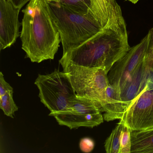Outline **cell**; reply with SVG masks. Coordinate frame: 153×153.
<instances>
[{"label":"cell","instance_id":"6da1fadb","mask_svg":"<svg viewBox=\"0 0 153 153\" xmlns=\"http://www.w3.org/2000/svg\"><path fill=\"white\" fill-rule=\"evenodd\" d=\"M22 49L33 62L54 59L61 42L46 0H30L22 10Z\"/></svg>","mask_w":153,"mask_h":153},{"label":"cell","instance_id":"4fadbf2b","mask_svg":"<svg viewBox=\"0 0 153 153\" xmlns=\"http://www.w3.org/2000/svg\"><path fill=\"white\" fill-rule=\"evenodd\" d=\"M131 153H153V129L131 131Z\"/></svg>","mask_w":153,"mask_h":153},{"label":"cell","instance_id":"5bb4252c","mask_svg":"<svg viewBox=\"0 0 153 153\" xmlns=\"http://www.w3.org/2000/svg\"><path fill=\"white\" fill-rule=\"evenodd\" d=\"M124 126L123 121L120 120V122L105 140V149L106 153H120L121 140Z\"/></svg>","mask_w":153,"mask_h":153},{"label":"cell","instance_id":"277c9868","mask_svg":"<svg viewBox=\"0 0 153 153\" xmlns=\"http://www.w3.org/2000/svg\"><path fill=\"white\" fill-rule=\"evenodd\" d=\"M60 64L69 77L77 95L92 99L100 109L106 88L110 85L108 72L102 68L84 67L69 62Z\"/></svg>","mask_w":153,"mask_h":153},{"label":"cell","instance_id":"30bf717a","mask_svg":"<svg viewBox=\"0 0 153 153\" xmlns=\"http://www.w3.org/2000/svg\"><path fill=\"white\" fill-rule=\"evenodd\" d=\"M20 10L8 0H0V49L12 46L20 36Z\"/></svg>","mask_w":153,"mask_h":153},{"label":"cell","instance_id":"44dd1931","mask_svg":"<svg viewBox=\"0 0 153 153\" xmlns=\"http://www.w3.org/2000/svg\"><path fill=\"white\" fill-rule=\"evenodd\" d=\"M125 1H130L133 4H136L139 0H125Z\"/></svg>","mask_w":153,"mask_h":153},{"label":"cell","instance_id":"ffe728a7","mask_svg":"<svg viewBox=\"0 0 153 153\" xmlns=\"http://www.w3.org/2000/svg\"><path fill=\"white\" fill-rule=\"evenodd\" d=\"M16 7L21 10L27 3H28L30 0H8Z\"/></svg>","mask_w":153,"mask_h":153},{"label":"cell","instance_id":"ba28073f","mask_svg":"<svg viewBox=\"0 0 153 153\" xmlns=\"http://www.w3.org/2000/svg\"><path fill=\"white\" fill-rule=\"evenodd\" d=\"M149 35L130 48L128 51L112 67L108 73L109 83L120 94L138 66L144 59L148 47Z\"/></svg>","mask_w":153,"mask_h":153},{"label":"cell","instance_id":"52a82bcc","mask_svg":"<svg viewBox=\"0 0 153 153\" xmlns=\"http://www.w3.org/2000/svg\"><path fill=\"white\" fill-rule=\"evenodd\" d=\"M131 131L153 129V78L131 101L121 119Z\"/></svg>","mask_w":153,"mask_h":153},{"label":"cell","instance_id":"d6986e66","mask_svg":"<svg viewBox=\"0 0 153 153\" xmlns=\"http://www.w3.org/2000/svg\"><path fill=\"white\" fill-rule=\"evenodd\" d=\"M10 91H13V88L5 80L4 75L1 72L0 73V96Z\"/></svg>","mask_w":153,"mask_h":153},{"label":"cell","instance_id":"9c48e42d","mask_svg":"<svg viewBox=\"0 0 153 153\" xmlns=\"http://www.w3.org/2000/svg\"><path fill=\"white\" fill-rule=\"evenodd\" d=\"M149 42L146 55L120 93L121 98L128 107L131 101L153 78V27L149 30Z\"/></svg>","mask_w":153,"mask_h":153},{"label":"cell","instance_id":"2e32d148","mask_svg":"<svg viewBox=\"0 0 153 153\" xmlns=\"http://www.w3.org/2000/svg\"><path fill=\"white\" fill-rule=\"evenodd\" d=\"M13 91H10L0 96V108L7 116L12 118L19 109L13 100Z\"/></svg>","mask_w":153,"mask_h":153},{"label":"cell","instance_id":"e0dca14e","mask_svg":"<svg viewBox=\"0 0 153 153\" xmlns=\"http://www.w3.org/2000/svg\"><path fill=\"white\" fill-rule=\"evenodd\" d=\"M131 131L126 126H124L121 140L120 153H129L131 151Z\"/></svg>","mask_w":153,"mask_h":153},{"label":"cell","instance_id":"5b68a950","mask_svg":"<svg viewBox=\"0 0 153 153\" xmlns=\"http://www.w3.org/2000/svg\"><path fill=\"white\" fill-rule=\"evenodd\" d=\"M35 84L39 89L41 102L51 112L64 110L77 95L69 77L64 71L55 70L51 74H39Z\"/></svg>","mask_w":153,"mask_h":153},{"label":"cell","instance_id":"8992f818","mask_svg":"<svg viewBox=\"0 0 153 153\" xmlns=\"http://www.w3.org/2000/svg\"><path fill=\"white\" fill-rule=\"evenodd\" d=\"M97 104L85 97L76 95L63 110L50 113L59 124L70 129L80 127L93 128L103 122V116Z\"/></svg>","mask_w":153,"mask_h":153},{"label":"cell","instance_id":"ac0fdd59","mask_svg":"<svg viewBox=\"0 0 153 153\" xmlns=\"http://www.w3.org/2000/svg\"><path fill=\"white\" fill-rule=\"evenodd\" d=\"M95 143L94 140L89 137L82 138L79 142V148L82 152L89 153L94 149Z\"/></svg>","mask_w":153,"mask_h":153},{"label":"cell","instance_id":"7a4b0ae2","mask_svg":"<svg viewBox=\"0 0 153 153\" xmlns=\"http://www.w3.org/2000/svg\"><path fill=\"white\" fill-rule=\"evenodd\" d=\"M130 49L127 30L108 27L63 54L59 62L102 68L108 72Z\"/></svg>","mask_w":153,"mask_h":153},{"label":"cell","instance_id":"7c38bea8","mask_svg":"<svg viewBox=\"0 0 153 153\" xmlns=\"http://www.w3.org/2000/svg\"><path fill=\"white\" fill-rule=\"evenodd\" d=\"M128 105L123 102L120 92L109 85L105 91V97L100 106L101 111L104 112V120L106 121L121 119Z\"/></svg>","mask_w":153,"mask_h":153},{"label":"cell","instance_id":"8fae6325","mask_svg":"<svg viewBox=\"0 0 153 153\" xmlns=\"http://www.w3.org/2000/svg\"><path fill=\"white\" fill-rule=\"evenodd\" d=\"M91 12L103 29L116 27L127 29L120 7L115 0H92Z\"/></svg>","mask_w":153,"mask_h":153},{"label":"cell","instance_id":"9a60e30c","mask_svg":"<svg viewBox=\"0 0 153 153\" xmlns=\"http://www.w3.org/2000/svg\"><path fill=\"white\" fill-rule=\"evenodd\" d=\"M62 4L67 7L81 13L91 12L92 0H46Z\"/></svg>","mask_w":153,"mask_h":153},{"label":"cell","instance_id":"3957f363","mask_svg":"<svg viewBox=\"0 0 153 153\" xmlns=\"http://www.w3.org/2000/svg\"><path fill=\"white\" fill-rule=\"evenodd\" d=\"M46 1L50 15L59 33L63 54L76 48L103 29L91 11L79 13L60 3Z\"/></svg>","mask_w":153,"mask_h":153}]
</instances>
